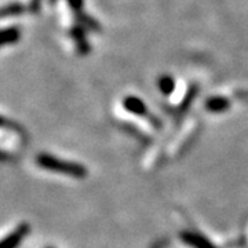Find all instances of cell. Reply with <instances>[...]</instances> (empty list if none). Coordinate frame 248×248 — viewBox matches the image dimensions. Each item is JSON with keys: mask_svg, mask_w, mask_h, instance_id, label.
Returning <instances> with one entry per match:
<instances>
[{"mask_svg": "<svg viewBox=\"0 0 248 248\" xmlns=\"http://www.w3.org/2000/svg\"><path fill=\"white\" fill-rule=\"evenodd\" d=\"M18 36H19V33H18L17 29H14V28L0 31V46L10 45V43L17 42Z\"/></svg>", "mask_w": 248, "mask_h": 248, "instance_id": "4", "label": "cell"}, {"mask_svg": "<svg viewBox=\"0 0 248 248\" xmlns=\"http://www.w3.org/2000/svg\"><path fill=\"white\" fill-rule=\"evenodd\" d=\"M1 124H3V120H1V119H0V125H1Z\"/></svg>", "mask_w": 248, "mask_h": 248, "instance_id": "5", "label": "cell"}, {"mask_svg": "<svg viewBox=\"0 0 248 248\" xmlns=\"http://www.w3.org/2000/svg\"><path fill=\"white\" fill-rule=\"evenodd\" d=\"M35 163L37 167L50 171V172H57V174L75 178H81L86 175V169L83 166H80L78 163H71L66 160L54 157L51 155H46V153L39 155L36 157Z\"/></svg>", "mask_w": 248, "mask_h": 248, "instance_id": "1", "label": "cell"}, {"mask_svg": "<svg viewBox=\"0 0 248 248\" xmlns=\"http://www.w3.org/2000/svg\"><path fill=\"white\" fill-rule=\"evenodd\" d=\"M184 239H185L186 243H189L190 246H193V247L196 248H214L210 241H207L204 237L197 236V234L189 233V234H185V236H184Z\"/></svg>", "mask_w": 248, "mask_h": 248, "instance_id": "3", "label": "cell"}, {"mask_svg": "<svg viewBox=\"0 0 248 248\" xmlns=\"http://www.w3.org/2000/svg\"><path fill=\"white\" fill-rule=\"evenodd\" d=\"M47 248H51V247H47Z\"/></svg>", "mask_w": 248, "mask_h": 248, "instance_id": "6", "label": "cell"}, {"mask_svg": "<svg viewBox=\"0 0 248 248\" xmlns=\"http://www.w3.org/2000/svg\"><path fill=\"white\" fill-rule=\"evenodd\" d=\"M28 233H29V225L18 223L7 233H3L0 236V248H18Z\"/></svg>", "mask_w": 248, "mask_h": 248, "instance_id": "2", "label": "cell"}]
</instances>
